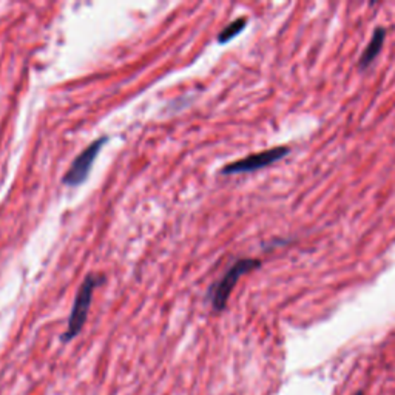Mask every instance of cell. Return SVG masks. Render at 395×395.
<instances>
[{
  "label": "cell",
  "instance_id": "6da1fadb",
  "mask_svg": "<svg viewBox=\"0 0 395 395\" xmlns=\"http://www.w3.org/2000/svg\"><path fill=\"white\" fill-rule=\"evenodd\" d=\"M101 283H102L101 277L88 275L84 280L82 286L79 287L75 304H73L71 315H70V320H68V327L65 330V334L62 335V340L65 343L71 341L73 338L77 337L80 334V330L84 329L87 317H88V312H90L93 292H94V289L98 287Z\"/></svg>",
  "mask_w": 395,
  "mask_h": 395
},
{
  "label": "cell",
  "instance_id": "7a4b0ae2",
  "mask_svg": "<svg viewBox=\"0 0 395 395\" xmlns=\"http://www.w3.org/2000/svg\"><path fill=\"white\" fill-rule=\"evenodd\" d=\"M260 265H261L260 260H255V258H243V260H238L235 264H233L232 268L225 272V275L218 281L215 287L212 289L211 300L213 309L216 312L224 311L232 295V290L235 289L238 283V280L251 270L260 268Z\"/></svg>",
  "mask_w": 395,
  "mask_h": 395
},
{
  "label": "cell",
  "instance_id": "3957f363",
  "mask_svg": "<svg viewBox=\"0 0 395 395\" xmlns=\"http://www.w3.org/2000/svg\"><path fill=\"white\" fill-rule=\"evenodd\" d=\"M290 149L287 145H278V147H273L269 150H264L260 153H253L251 156H246L243 159H238L235 163H232L229 165H225L221 173L222 175H237V173H251L255 170H260V168L269 167L272 164L278 163L280 159H283L284 156L289 155Z\"/></svg>",
  "mask_w": 395,
  "mask_h": 395
},
{
  "label": "cell",
  "instance_id": "277c9868",
  "mask_svg": "<svg viewBox=\"0 0 395 395\" xmlns=\"http://www.w3.org/2000/svg\"><path fill=\"white\" fill-rule=\"evenodd\" d=\"M106 141H107L106 138H99V139L93 141L82 153H80V155L76 156V159L73 161L71 167L67 170L65 176H63V184L71 185V187H76V185L82 184L87 180L94 159L98 158L102 145Z\"/></svg>",
  "mask_w": 395,
  "mask_h": 395
},
{
  "label": "cell",
  "instance_id": "5b68a950",
  "mask_svg": "<svg viewBox=\"0 0 395 395\" xmlns=\"http://www.w3.org/2000/svg\"><path fill=\"white\" fill-rule=\"evenodd\" d=\"M384 39H386V30L383 27H377L374 30L372 37H370V42L366 45L365 51L361 53L358 59V67L361 70H366L368 67H370V63H372L377 59V56L382 53Z\"/></svg>",
  "mask_w": 395,
  "mask_h": 395
},
{
  "label": "cell",
  "instance_id": "8992f818",
  "mask_svg": "<svg viewBox=\"0 0 395 395\" xmlns=\"http://www.w3.org/2000/svg\"><path fill=\"white\" fill-rule=\"evenodd\" d=\"M246 23H247V20L244 18H239L237 20H233L232 23H229V25L225 27L220 35H218V42L225 44V42H229V40H232L233 37H237L241 31L246 28Z\"/></svg>",
  "mask_w": 395,
  "mask_h": 395
},
{
  "label": "cell",
  "instance_id": "52a82bcc",
  "mask_svg": "<svg viewBox=\"0 0 395 395\" xmlns=\"http://www.w3.org/2000/svg\"><path fill=\"white\" fill-rule=\"evenodd\" d=\"M356 395H363V394H361V392H358V394H356Z\"/></svg>",
  "mask_w": 395,
  "mask_h": 395
}]
</instances>
